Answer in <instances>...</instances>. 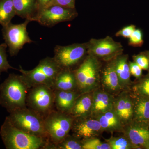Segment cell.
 Instances as JSON below:
<instances>
[{"instance_id":"1","label":"cell","mask_w":149,"mask_h":149,"mask_svg":"<svg viewBox=\"0 0 149 149\" xmlns=\"http://www.w3.org/2000/svg\"><path fill=\"white\" fill-rule=\"evenodd\" d=\"M28 88L21 75L10 74L0 86V105L9 113L25 107Z\"/></svg>"},{"instance_id":"2","label":"cell","mask_w":149,"mask_h":149,"mask_svg":"<svg viewBox=\"0 0 149 149\" xmlns=\"http://www.w3.org/2000/svg\"><path fill=\"white\" fill-rule=\"evenodd\" d=\"M101 61L88 54L74 70L77 91L80 94L93 92L100 88Z\"/></svg>"},{"instance_id":"3","label":"cell","mask_w":149,"mask_h":149,"mask_svg":"<svg viewBox=\"0 0 149 149\" xmlns=\"http://www.w3.org/2000/svg\"><path fill=\"white\" fill-rule=\"evenodd\" d=\"M61 69L54 57H47L41 60L34 69L26 70L20 67L18 70L29 88L39 85H46L52 88L56 77Z\"/></svg>"},{"instance_id":"4","label":"cell","mask_w":149,"mask_h":149,"mask_svg":"<svg viewBox=\"0 0 149 149\" xmlns=\"http://www.w3.org/2000/svg\"><path fill=\"white\" fill-rule=\"evenodd\" d=\"M0 134L8 149H37L45 144L42 138L30 135L17 128L8 117L1 127Z\"/></svg>"},{"instance_id":"5","label":"cell","mask_w":149,"mask_h":149,"mask_svg":"<svg viewBox=\"0 0 149 149\" xmlns=\"http://www.w3.org/2000/svg\"><path fill=\"white\" fill-rule=\"evenodd\" d=\"M10 113L8 118L17 128L30 135L42 138L47 134L45 128L44 119L33 110L25 107Z\"/></svg>"},{"instance_id":"6","label":"cell","mask_w":149,"mask_h":149,"mask_svg":"<svg viewBox=\"0 0 149 149\" xmlns=\"http://www.w3.org/2000/svg\"><path fill=\"white\" fill-rule=\"evenodd\" d=\"M54 52V58L62 69L74 70L73 68H76L88 54L87 43L57 45Z\"/></svg>"},{"instance_id":"7","label":"cell","mask_w":149,"mask_h":149,"mask_svg":"<svg viewBox=\"0 0 149 149\" xmlns=\"http://www.w3.org/2000/svg\"><path fill=\"white\" fill-rule=\"evenodd\" d=\"M30 22L26 19L21 24H13L10 22L2 26L3 38L11 56L17 55L24 45L34 42L27 31V26Z\"/></svg>"},{"instance_id":"8","label":"cell","mask_w":149,"mask_h":149,"mask_svg":"<svg viewBox=\"0 0 149 149\" xmlns=\"http://www.w3.org/2000/svg\"><path fill=\"white\" fill-rule=\"evenodd\" d=\"M74 118L67 113L52 111L44 119L45 128L55 143L62 141L71 130Z\"/></svg>"},{"instance_id":"9","label":"cell","mask_w":149,"mask_h":149,"mask_svg":"<svg viewBox=\"0 0 149 149\" xmlns=\"http://www.w3.org/2000/svg\"><path fill=\"white\" fill-rule=\"evenodd\" d=\"M88 54L94 56L102 61L111 60L123 53V46L111 37L102 39H91L87 42Z\"/></svg>"},{"instance_id":"10","label":"cell","mask_w":149,"mask_h":149,"mask_svg":"<svg viewBox=\"0 0 149 149\" xmlns=\"http://www.w3.org/2000/svg\"><path fill=\"white\" fill-rule=\"evenodd\" d=\"M77 15L75 8L52 5L38 11L33 21L37 22L43 26L52 27L61 22L72 21Z\"/></svg>"},{"instance_id":"11","label":"cell","mask_w":149,"mask_h":149,"mask_svg":"<svg viewBox=\"0 0 149 149\" xmlns=\"http://www.w3.org/2000/svg\"><path fill=\"white\" fill-rule=\"evenodd\" d=\"M26 101L32 110L38 114L49 113L54 104V92L52 88L44 85L32 87Z\"/></svg>"},{"instance_id":"12","label":"cell","mask_w":149,"mask_h":149,"mask_svg":"<svg viewBox=\"0 0 149 149\" xmlns=\"http://www.w3.org/2000/svg\"><path fill=\"white\" fill-rule=\"evenodd\" d=\"M122 133L136 149H149V123L132 120L123 127Z\"/></svg>"},{"instance_id":"13","label":"cell","mask_w":149,"mask_h":149,"mask_svg":"<svg viewBox=\"0 0 149 149\" xmlns=\"http://www.w3.org/2000/svg\"><path fill=\"white\" fill-rule=\"evenodd\" d=\"M71 129L74 136L82 140L97 138L103 132L98 120L91 116L74 118Z\"/></svg>"},{"instance_id":"14","label":"cell","mask_w":149,"mask_h":149,"mask_svg":"<svg viewBox=\"0 0 149 149\" xmlns=\"http://www.w3.org/2000/svg\"><path fill=\"white\" fill-rule=\"evenodd\" d=\"M112 109L124 126L133 120V97L129 91H123L115 97Z\"/></svg>"},{"instance_id":"15","label":"cell","mask_w":149,"mask_h":149,"mask_svg":"<svg viewBox=\"0 0 149 149\" xmlns=\"http://www.w3.org/2000/svg\"><path fill=\"white\" fill-rule=\"evenodd\" d=\"M102 63L100 71V83L103 89L114 96L121 93L120 86L113 59Z\"/></svg>"},{"instance_id":"16","label":"cell","mask_w":149,"mask_h":149,"mask_svg":"<svg viewBox=\"0 0 149 149\" xmlns=\"http://www.w3.org/2000/svg\"><path fill=\"white\" fill-rule=\"evenodd\" d=\"M115 97L100 88L93 91L91 116L93 117L112 109Z\"/></svg>"},{"instance_id":"17","label":"cell","mask_w":149,"mask_h":149,"mask_svg":"<svg viewBox=\"0 0 149 149\" xmlns=\"http://www.w3.org/2000/svg\"><path fill=\"white\" fill-rule=\"evenodd\" d=\"M113 61L123 91H129L133 82L130 78L128 55L121 54L113 59Z\"/></svg>"},{"instance_id":"18","label":"cell","mask_w":149,"mask_h":149,"mask_svg":"<svg viewBox=\"0 0 149 149\" xmlns=\"http://www.w3.org/2000/svg\"><path fill=\"white\" fill-rule=\"evenodd\" d=\"M93 92L81 94L75 100L68 114L74 118L91 116Z\"/></svg>"},{"instance_id":"19","label":"cell","mask_w":149,"mask_h":149,"mask_svg":"<svg viewBox=\"0 0 149 149\" xmlns=\"http://www.w3.org/2000/svg\"><path fill=\"white\" fill-rule=\"evenodd\" d=\"M93 117L98 120L103 132H122L124 125L113 109Z\"/></svg>"},{"instance_id":"20","label":"cell","mask_w":149,"mask_h":149,"mask_svg":"<svg viewBox=\"0 0 149 149\" xmlns=\"http://www.w3.org/2000/svg\"><path fill=\"white\" fill-rule=\"evenodd\" d=\"M54 104L58 111L68 114L76 99L81 94L76 91L54 90Z\"/></svg>"},{"instance_id":"21","label":"cell","mask_w":149,"mask_h":149,"mask_svg":"<svg viewBox=\"0 0 149 149\" xmlns=\"http://www.w3.org/2000/svg\"><path fill=\"white\" fill-rule=\"evenodd\" d=\"M52 88L54 91H75L77 85L74 70L62 69L56 77Z\"/></svg>"},{"instance_id":"22","label":"cell","mask_w":149,"mask_h":149,"mask_svg":"<svg viewBox=\"0 0 149 149\" xmlns=\"http://www.w3.org/2000/svg\"><path fill=\"white\" fill-rule=\"evenodd\" d=\"M132 95L133 102V120L149 123V98L144 96Z\"/></svg>"},{"instance_id":"23","label":"cell","mask_w":149,"mask_h":149,"mask_svg":"<svg viewBox=\"0 0 149 149\" xmlns=\"http://www.w3.org/2000/svg\"><path fill=\"white\" fill-rule=\"evenodd\" d=\"M16 15L33 21L37 13L36 0H12Z\"/></svg>"},{"instance_id":"24","label":"cell","mask_w":149,"mask_h":149,"mask_svg":"<svg viewBox=\"0 0 149 149\" xmlns=\"http://www.w3.org/2000/svg\"><path fill=\"white\" fill-rule=\"evenodd\" d=\"M16 15L12 0H0V24L4 26L11 22Z\"/></svg>"},{"instance_id":"25","label":"cell","mask_w":149,"mask_h":149,"mask_svg":"<svg viewBox=\"0 0 149 149\" xmlns=\"http://www.w3.org/2000/svg\"><path fill=\"white\" fill-rule=\"evenodd\" d=\"M129 91L134 95L144 96L149 98V73L133 82Z\"/></svg>"},{"instance_id":"26","label":"cell","mask_w":149,"mask_h":149,"mask_svg":"<svg viewBox=\"0 0 149 149\" xmlns=\"http://www.w3.org/2000/svg\"><path fill=\"white\" fill-rule=\"evenodd\" d=\"M105 141L109 144L111 149H136L124 134L118 137L112 136Z\"/></svg>"},{"instance_id":"27","label":"cell","mask_w":149,"mask_h":149,"mask_svg":"<svg viewBox=\"0 0 149 149\" xmlns=\"http://www.w3.org/2000/svg\"><path fill=\"white\" fill-rule=\"evenodd\" d=\"M55 149H83V140L74 136H68L58 143Z\"/></svg>"},{"instance_id":"28","label":"cell","mask_w":149,"mask_h":149,"mask_svg":"<svg viewBox=\"0 0 149 149\" xmlns=\"http://www.w3.org/2000/svg\"><path fill=\"white\" fill-rule=\"evenodd\" d=\"M83 149H111L107 142H103L97 138L83 140Z\"/></svg>"},{"instance_id":"29","label":"cell","mask_w":149,"mask_h":149,"mask_svg":"<svg viewBox=\"0 0 149 149\" xmlns=\"http://www.w3.org/2000/svg\"><path fill=\"white\" fill-rule=\"evenodd\" d=\"M7 47L5 43L0 44V74L2 72H7L9 69H16L11 66L8 61L6 54Z\"/></svg>"},{"instance_id":"30","label":"cell","mask_w":149,"mask_h":149,"mask_svg":"<svg viewBox=\"0 0 149 149\" xmlns=\"http://www.w3.org/2000/svg\"><path fill=\"white\" fill-rule=\"evenodd\" d=\"M128 39V45L135 47H142L144 43L143 32L140 29L136 28Z\"/></svg>"},{"instance_id":"31","label":"cell","mask_w":149,"mask_h":149,"mask_svg":"<svg viewBox=\"0 0 149 149\" xmlns=\"http://www.w3.org/2000/svg\"><path fill=\"white\" fill-rule=\"evenodd\" d=\"M133 61L136 63L141 67L142 69L148 70L149 69V60L146 55L144 52L132 56Z\"/></svg>"},{"instance_id":"32","label":"cell","mask_w":149,"mask_h":149,"mask_svg":"<svg viewBox=\"0 0 149 149\" xmlns=\"http://www.w3.org/2000/svg\"><path fill=\"white\" fill-rule=\"evenodd\" d=\"M129 65L131 75L136 77L137 80L143 76V69L136 63L129 61Z\"/></svg>"},{"instance_id":"33","label":"cell","mask_w":149,"mask_h":149,"mask_svg":"<svg viewBox=\"0 0 149 149\" xmlns=\"http://www.w3.org/2000/svg\"><path fill=\"white\" fill-rule=\"evenodd\" d=\"M136 29V26L133 24L128 25L123 27L115 34L116 37H121L125 38H129L134 30Z\"/></svg>"},{"instance_id":"34","label":"cell","mask_w":149,"mask_h":149,"mask_svg":"<svg viewBox=\"0 0 149 149\" xmlns=\"http://www.w3.org/2000/svg\"><path fill=\"white\" fill-rule=\"evenodd\" d=\"M75 0H53L50 6L58 5L67 8H75Z\"/></svg>"},{"instance_id":"35","label":"cell","mask_w":149,"mask_h":149,"mask_svg":"<svg viewBox=\"0 0 149 149\" xmlns=\"http://www.w3.org/2000/svg\"><path fill=\"white\" fill-rule=\"evenodd\" d=\"M53 0H36L37 12L51 5Z\"/></svg>"},{"instance_id":"36","label":"cell","mask_w":149,"mask_h":149,"mask_svg":"<svg viewBox=\"0 0 149 149\" xmlns=\"http://www.w3.org/2000/svg\"><path fill=\"white\" fill-rule=\"evenodd\" d=\"M144 52L145 53V54L147 56H148V58L149 59V50L144 51ZM148 72L149 73V69L148 70Z\"/></svg>"}]
</instances>
